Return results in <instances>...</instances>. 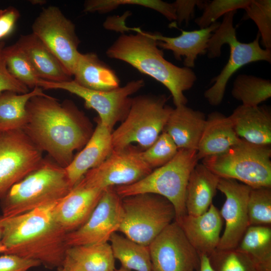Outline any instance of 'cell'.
Here are the masks:
<instances>
[{
  "label": "cell",
  "instance_id": "26",
  "mask_svg": "<svg viewBox=\"0 0 271 271\" xmlns=\"http://www.w3.org/2000/svg\"><path fill=\"white\" fill-rule=\"evenodd\" d=\"M73 76L79 85L94 90L109 91L119 87L114 71L94 53H80Z\"/></svg>",
  "mask_w": 271,
  "mask_h": 271
},
{
  "label": "cell",
  "instance_id": "21",
  "mask_svg": "<svg viewBox=\"0 0 271 271\" xmlns=\"http://www.w3.org/2000/svg\"><path fill=\"white\" fill-rule=\"evenodd\" d=\"M206 120L202 112L182 104L173 108L163 131L171 137L178 150L197 151Z\"/></svg>",
  "mask_w": 271,
  "mask_h": 271
},
{
  "label": "cell",
  "instance_id": "43",
  "mask_svg": "<svg viewBox=\"0 0 271 271\" xmlns=\"http://www.w3.org/2000/svg\"><path fill=\"white\" fill-rule=\"evenodd\" d=\"M62 267L63 271H85L67 255Z\"/></svg>",
  "mask_w": 271,
  "mask_h": 271
},
{
  "label": "cell",
  "instance_id": "42",
  "mask_svg": "<svg viewBox=\"0 0 271 271\" xmlns=\"http://www.w3.org/2000/svg\"><path fill=\"white\" fill-rule=\"evenodd\" d=\"M20 16L19 11L12 6L0 10V41L13 32Z\"/></svg>",
  "mask_w": 271,
  "mask_h": 271
},
{
  "label": "cell",
  "instance_id": "36",
  "mask_svg": "<svg viewBox=\"0 0 271 271\" xmlns=\"http://www.w3.org/2000/svg\"><path fill=\"white\" fill-rule=\"evenodd\" d=\"M245 18L256 24L265 49H271V1L250 0L244 9Z\"/></svg>",
  "mask_w": 271,
  "mask_h": 271
},
{
  "label": "cell",
  "instance_id": "30",
  "mask_svg": "<svg viewBox=\"0 0 271 271\" xmlns=\"http://www.w3.org/2000/svg\"><path fill=\"white\" fill-rule=\"evenodd\" d=\"M236 248L249 255L262 271H271V226H249Z\"/></svg>",
  "mask_w": 271,
  "mask_h": 271
},
{
  "label": "cell",
  "instance_id": "9",
  "mask_svg": "<svg viewBox=\"0 0 271 271\" xmlns=\"http://www.w3.org/2000/svg\"><path fill=\"white\" fill-rule=\"evenodd\" d=\"M121 200L123 217L117 231L140 244L149 246L175 220L174 206L162 196L142 193Z\"/></svg>",
  "mask_w": 271,
  "mask_h": 271
},
{
  "label": "cell",
  "instance_id": "41",
  "mask_svg": "<svg viewBox=\"0 0 271 271\" xmlns=\"http://www.w3.org/2000/svg\"><path fill=\"white\" fill-rule=\"evenodd\" d=\"M204 3L205 1L198 0H177L173 3L178 24L184 22L187 24L194 14L195 7L203 9Z\"/></svg>",
  "mask_w": 271,
  "mask_h": 271
},
{
  "label": "cell",
  "instance_id": "1",
  "mask_svg": "<svg viewBox=\"0 0 271 271\" xmlns=\"http://www.w3.org/2000/svg\"><path fill=\"white\" fill-rule=\"evenodd\" d=\"M26 109L28 121L23 130L41 151L63 168L93 131L88 118L71 100L60 103L47 94L35 96L29 100Z\"/></svg>",
  "mask_w": 271,
  "mask_h": 271
},
{
  "label": "cell",
  "instance_id": "7",
  "mask_svg": "<svg viewBox=\"0 0 271 271\" xmlns=\"http://www.w3.org/2000/svg\"><path fill=\"white\" fill-rule=\"evenodd\" d=\"M202 162L219 178L233 179L251 188L271 187L270 146L240 139L225 152L205 158Z\"/></svg>",
  "mask_w": 271,
  "mask_h": 271
},
{
  "label": "cell",
  "instance_id": "3",
  "mask_svg": "<svg viewBox=\"0 0 271 271\" xmlns=\"http://www.w3.org/2000/svg\"><path fill=\"white\" fill-rule=\"evenodd\" d=\"M129 29L136 34L119 36L107 50V56L124 61L162 83L170 92L175 106L186 104L184 92L191 88L197 80L194 72L167 61L153 33L139 28Z\"/></svg>",
  "mask_w": 271,
  "mask_h": 271
},
{
  "label": "cell",
  "instance_id": "25",
  "mask_svg": "<svg viewBox=\"0 0 271 271\" xmlns=\"http://www.w3.org/2000/svg\"><path fill=\"white\" fill-rule=\"evenodd\" d=\"M219 177L202 163H198L191 172L185 197L187 214L197 216L206 212L216 194Z\"/></svg>",
  "mask_w": 271,
  "mask_h": 271
},
{
  "label": "cell",
  "instance_id": "20",
  "mask_svg": "<svg viewBox=\"0 0 271 271\" xmlns=\"http://www.w3.org/2000/svg\"><path fill=\"white\" fill-rule=\"evenodd\" d=\"M237 136L251 144H271V112L265 105H240L229 116Z\"/></svg>",
  "mask_w": 271,
  "mask_h": 271
},
{
  "label": "cell",
  "instance_id": "4",
  "mask_svg": "<svg viewBox=\"0 0 271 271\" xmlns=\"http://www.w3.org/2000/svg\"><path fill=\"white\" fill-rule=\"evenodd\" d=\"M72 187L65 168L44 159L35 170L13 185L1 199L2 216L9 217L58 202Z\"/></svg>",
  "mask_w": 271,
  "mask_h": 271
},
{
  "label": "cell",
  "instance_id": "38",
  "mask_svg": "<svg viewBox=\"0 0 271 271\" xmlns=\"http://www.w3.org/2000/svg\"><path fill=\"white\" fill-rule=\"evenodd\" d=\"M250 0H213L206 2L202 15L195 20L200 29L206 28L222 16L238 9H244Z\"/></svg>",
  "mask_w": 271,
  "mask_h": 271
},
{
  "label": "cell",
  "instance_id": "12",
  "mask_svg": "<svg viewBox=\"0 0 271 271\" xmlns=\"http://www.w3.org/2000/svg\"><path fill=\"white\" fill-rule=\"evenodd\" d=\"M32 33L56 56L71 77L80 52L75 25L58 7L44 8L34 20Z\"/></svg>",
  "mask_w": 271,
  "mask_h": 271
},
{
  "label": "cell",
  "instance_id": "31",
  "mask_svg": "<svg viewBox=\"0 0 271 271\" xmlns=\"http://www.w3.org/2000/svg\"><path fill=\"white\" fill-rule=\"evenodd\" d=\"M231 94L242 105L255 107L271 97V81L252 75L239 74L233 82Z\"/></svg>",
  "mask_w": 271,
  "mask_h": 271
},
{
  "label": "cell",
  "instance_id": "47",
  "mask_svg": "<svg viewBox=\"0 0 271 271\" xmlns=\"http://www.w3.org/2000/svg\"><path fill=\"white\" fill-rule=\"evenodd\" d=\"M57 271H63L62 267H60V268H58Z\"/></svg>",
  "mask_w": 271,
  "mask_h": 271
},
{
  "label": "cell",
  "instance_id": "34",
  "mask_svg": "<svg viewBox=\"0 0 271 271\" xmlns=\"http://www.w3.org/2000/svg\"><path fill=\"white\" fill-rule=\"evenodd\" d=\"M137 5L154 10L169 21L176 20L173 3L160 0H88L84 5V12L107 13L120 5Z\"/></svg>",
  "mask_w": 271,
  "mask_h": 271
},
{
  "label": "cell",
  "instance_id": "35",
  "mask_svg": "<svg viewBox=\"0 0 271 271\" xmlns=\"http://www.w3.org/2000/svg\"><path fill=\"white\" fill-rule=\"evenodd\" d=\"M247 212L249 226H271V187L251 188Z\"/></svg>",
  "mask_w": 271,
  "mask_h": 271
},
{
  "label": "cell",
  "instance_id": "11",
  "mask_svg": "<svg viewBox=\"0 0 271 271\" xmlns=\"http://www.w3.org/2000/svg\"><path fill=\"white\" fill-rule=\"evenodd\" d=\"M142 151L133 145L112 150L102 163L88 171L76 185L103 190L140 180L153 171L144 161Z\"/></svg>",
  "mask_w": 271,
  "mask_h": 271
},
{
  "label": "cell",
  "instance_id": "2",
  "mask_svg": "<svg viewBox=\"0 0 271 271\" xmlns=\"http://www.w3.org/2000/svg\"><path fill=\"white\" fill-rule=\"evenodd\" d=\"M57 202L14 216H0L6 253L39 261L49 269L61 267L68 247L67 233L53 214Z\"/></svg>",
  "mask_w": 271,
  "mask_h": 271
},
{
  "label": "cell",
  "instance_id": "15",
  "mask_svg": "<svg viewBox=\"0 0 271 271\" xmlns=\"http://www.w3.org/2000/svg\"><path fill=\"white\" fill-rule=\"evenodd\" d=\"M152 271H199L200 255L174 221L149 245Z\"/></svg>",
  "mask_w": 271,
  "mask_h": 271
},
{
  "label": "cell",
  "instance_id": "18",
  "mask_svg": "<svg viewBox=\"0 0 271 271\" xmlns=\"http://www.w3.org/2000/svg\"><path fill=\"white\" fill-rule=\"evenodd\" d=\"M177 222L200 256H209L217 249L223 221L219 210L214 204H212L208 210L201 215L187 214Z\"/></svg>",
  "mask_w": 271,
  "mask_h": 271
},
{
  "label": "cell",
  "instance_id": "13",
  "mask_svg": "<svg viewBox=\"0 0 271 271\" xmlns=\"http://www.w3.org/2000/svg\"><path fill=\"white\" fill-rule=\"evenodd\" d=\"M43 153L23 130L0 132V199L41 165Z\"/></svg>",
  "mask_w": 271,
  "mask_h": 271
},
{
  "label": "cell",
  "instance_id": "19",
  "mask_svg": "<svg viewBox=\"0 0 271 271\" xmlns=\"http://www.w3.org/2000/svg\"><path fill=\"white\" fill-rule=\"evenodd\" d=\"M112 130L98 121L90 139L65 168L70 185L74 187L90 170L102 163L113 150Z\"/></svg>",
  "mask_w": 271,
  "mask_h": 271
},
{
  "label": "cell",
  "instance_id": "44",
  "mask_svg": "<svg viewBox=\"0 0 271 271\" xmlns=\"http://www.w3.org/2000/svg\"><path fill=\"white\" fill-rule=\"evenodd\" d=\"M199 271H213L210 265L208 257L206 255L200 256V266Z\"/></svg>",
  "mask_w": 271,
  "mask_h": 271
},
{
  "label": "cell",
  "instance_id": "28",
  "mask_svg": "<svg viewBox=\"0 0 271 271\" xmlns=\"http://www.w3.org/2000/svg\"><path fill=\"white\" fill-rule=\"evenodd\" d=\"M109 241L114 257L121 267L130 270L152 271L149 246L138 243L116 232Z\"/></svg>",
  "mask_w": 271,
  "mask_h": 271
},
{
  "label": "cell",
  "instance_id": "6",
  "mask_svg": "<svg viewBox=\"0 0 271 271\" xmlns=\"http://www.w3.org/2000/svg\"><path fill=\"white\" fill-rule=\"evenodd\" d=\"M198 161L197 151L179 149L174 158L166 164L153 170L133 184L115 187V190L121 198L142 193L165 197L174 206L175 221L178 222L187 214L186 188L191 172Z\"/></svg>",
  "mask_w": 271,
  "mask_h": 271
},
{
  "label": "cell",
  "instance_id": "39",
  "mask_svg": "<svg viewBox=\"0 0 271 271\" xmlns=\"http://www.w3.org/2000/svg\"><path fill=\"white\" fill-rule=\"evenodd\" d=\"M5 43L0 41V94L6 91L26 93L29 89L17 80L9 71L3 55Z\"/></svg>",
  "mask_w": 271,
  "mask_h": 271
},
{
  "label": "cell",
  "instance_id": "16",
  "mask_svg": "<svg viewBox=\"0 0 271 271\" xmlns=\"http://www.w3.org/2000/svg\"><path fill=\"white\" fill-rule=\"evenodd\" d=\"M250 189V187L236 180L219 178L217 190L225 196L219 213L225 226L217 249L236 248L249 226L247 200Z\"/></svg>",
  "mask_w": 271,
  "mask_h": 271
},
{
  "label": "cell",
  "instance_id": "5",
  "mask_svg": "<svg viewBox=\"0 0 271 271\" xmlns=\"http://www.w3.org/2000/svg\"><path fill=\"white\" fill-rule=\"evenodd\" d=\"M236 13V11H232L224 15L222 22L213 32L207 44L206 53L209 59L220 57L224 44H228L230 48L227 63L219 75L212 79L211 83L213 84L204 93L205 98L213 106H217L222 102L228 80L239 69L257 61L271 62V50L260 47L258 32L255 39L250 43H242L237 40L233 27Z\"/></svg>",
  "mask_w": 271,
  "mask_h": 271
},
{
  "label": "cell",
  "instance_id": "29",
  "mask_svg": "<svg viewBox=\"0 0 271 271\" xmlns=\"http://www.w3.org/2000/svg\"><path fill=\"white\" fill-rule=\"evenodd\" d=\"M66 255L85 271L115 269V259L108 242L69 247Z\"/></svg>",
  "mask_w": 271,
  "mask_h": 271
},
{
  "label": "cell",
  "instance_id": "24",
  "mask_svg": "<svg viewBox=\"0 0 271 271\" xmlns=\"http://www.w3.org/2000/svg\"><path fill=\"white\" fill-rule=\"evenodd\" d=\"M16 43L26 54L41 79L54 82L72 80L59 60L32 33L21 35Z\"/></svg>",
  "mask_w": 271,
  "mask_h": 271
},
{
  "label": "cell",
  "instance_id": "22",
  "mask_svg": "<svg viewBox=\"0 0 271 271\" xmlns=\"http://www.w3.org/2000/svg\"><path fill=\"white\" fill-rule=\"evenodd\" d=\"M220 23L215 22L209 27L191 31L180 29L181 34L176 37H169L155 33L158 46L163 49L170 50L176 59L184 57V67L191 68L195 66L198 55L206 54L208 41Z\"/></svg>",
  "mask_w": 271,
  "mask_h": 271
},
{
  "label": "cell",
  "instance_id": "32",
  "mask_svg": "<svg viewBox=\"0 0 271 271\" xmlns=\"http://www.w3.org/2000/svg\"><path fill=\"white\" fill-rule=\"evenodd\" d=\"M3 55L7 68L13 77L29 89L38 87L41 79L27 55L17 43L5 47Z\"/></svg>",
  "mask_w": 271,
  "mask_h": 271
},
{
  "label": "cell",
  "instance_id": "14",
  "mask_svg": "<svg viewBox=\"0 0 271 271\" xmlns=\"http://www.w3.org/2000/svg\"><path fill=\"white\" fill-rule=\"evenodd\" d=\"M121 200L114 187L103 190L87 220L77 229L67 233V246L107 242L111 235L118 231L122 220Z\"/></svg>",
  "mask_w": 271,
  "mask_h": 271
},
{
  "label": "cell",
  "instance_id": "33",
  "mask_svg": "<svg viewBox=\"0 0 271 271\" xmlns=\"http://www.w3.org/2000/svg\"><path fill=\"white\" fill-rule=\"evenodd\" d=\"M208 257L213 271H262L254 259L237 248H217Z\"/></svg>",
  "mask_w": 271,
  "mask_h": 271
},
{
  "label": "cell",
  "instance_id": "23",
  "mask_svg": "<svg viewBox=\"0 0 271 271\" xmlns=\"http://www.w3.org/2000/svg\"><path fill=\"white\" fill-rule=\"evenodd\" d=\"M240 140L229 117L218 111L212 112L206 117L197 149L198 159L221 154Z\"/></svg>",
  "mask_w": 271,
  "mask_h": 271
},
{
  "label": "cell",
  "instance_id": "27",
  "mask_svg": "<svg viewBox=\"0 0 271 271\" xmlns=\"http://www.w3.org/2000/svg\"><path fill=\"white\" fill-rule=\"evenodd\" d=\"M46 95L40 87L26 93L6 91L0 94V132L23 130L28 121L26 106L33 97Z\"/></svg>",
  "mask_w": 271,
  "mask_h": 271
},
{
  "label": "cell",
  "instance_id": "40",
  "mask_svg": "<svg viewBox=\"0 0 271 271\" xmlns=\"http://www.w3.org/2000/svg\"><path fill=\"white\" fill-rule=\"evenodd\" d=\"M40 265L39 261L13 254L4 253L0 256V271H28Z\"/></svg>",
  "mask_w": 271,
  "mask_h": 271
},
{
  "label": "cell",
  "instance_id": "45",
  "mask_svg": "<svg viewBox=\"0 0 271 271\" xmlns=\"http://www.w3.org/2000/svg\"><path fill=\"white\" fill-rule=\"evenodd\" d=\"M2 228L0 220V253H6V248L4 245L2 241Z\"/></svg>",
  "mask_w": 271,
  "mask_h": 271
},
{
  "label": "cell",
  "instance_id": "17",
  "mask_svg": "<svg viewBox=\"0 0 271 271\" xmlns=\"http://www.w3.org/2000/svg\"><path fill=\"white\" fill-rule=\"evenodd\" d=\"M103 191L75 185L54 206L56 221L66 233L77 229L89 218Z\"/></svg>",
  "mask_w": 271,
  "mask_h": 271
},
{
  "label": "cell",
  "instance_id": "46",
  "mask_svg": "<svg viewBox=\"0 0 271 271\" xmlns=\"http://www.w3.org/2000/svg\"><path fill=\"white\" fill-rule=\"evenodd\" d=\"M114 271H131V270L127 269L121 266L120 268H119V269H115Z\"/></svg>",
  "mask_w": 271,
  "mask_h": 271
},
{
  "label": "cell",
  "instance_id": "37",
  "mask_svg": "<svg viewBox=\"0 0 271 271\" xmlns=\"http://www.w3.org/2000/svg\"><path fill=\"white\" fill-rule=\"evenodd\" d=\"M178 152V149L172 139L163 131L150 147L143 150L142 156L153 170L169 162Z\"/></svg>",
  "mask_w": 271,
  "mask_h": 271
},
{
  "label": "cell",
  "instance_id": "10",
  "mask_svg": "<svg viewBox=\"0 0 271 271\" xmlns=\"http://www.w3.org/2000/svg\"><path fill=\"white\" fill-rule=\"evenodd\" d=\"M143 79L132 80L124 86L109 91H96L85 88L73 79L54 82L41 79L38 86L43 89H61L82 99L87 108L95 110L98 121L112 131L118 122H122L129 110L132 98L130 96L144 87Z\"/></svg>",
  "mask_w": 271,
  "mask_h": 271
},
{
  "label": "cell",
  "instance_id": "8",
  "mask_svg": "<svg viewBox=\"0 0 271 271\" xmlns=\"http://www.w3.org/2000/svg\"><path fill=\"white\" fill-rule=\"evenodd\" d=\"M165 95H141L132 98L124 119L112 131L113 150L138 144L145 150L163 131L173 108L166 104Z\"/></svg>",
  "mask_w": 271,
  "mask_h": 271
}]
</instances>
